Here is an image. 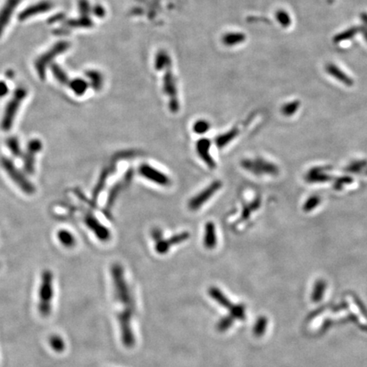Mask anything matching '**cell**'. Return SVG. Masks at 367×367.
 I'll use <instances>...</instances> for the list:
<instances>
[{
	"label": "cell",
	"mask_w": 367,
	"mask_h": 367,
	"mask_svg": "<svg viewBox=\"0 0 367 367\" xmlns=\"http://www.w3.org/2000/svg\"><path fill=\"white\" fill-rule=\"evenodd\" d=\"M111 277L114 286L115 298L126 305V309L135 311V301L126 282L124 270L120 263H114L111 268Z\"/></svg>",
	"instance_id": "obj_1"
},
{
	"label": "cell",
	"mask_w": 367,
	"mask_h": 367,
	"mask_svg": "<svg viewBox=\"0 0 367 367\" xmlns=\"http://www.w3.org/2000/svg\"><path fill=\"white\" fill-rule=\"evenodd\" d=\"M54 297L53 274L51 270H45L41 276L40 285L38 288V312L43 317L51 315L52 310V300Z\"/></svg>",
	"instance_id": "obj_2"
},
{
	"label": "cell",
	"mask_w": 367,
	"mask_h": 367,
	"mask_svg": "<svg viewBox=\"0 0 367 367\" xmlns=\"http://www.w3.org/2000/svg\"><path fill=\"white\" fill-rule=\"evenodd\" d=\"M27 89L22 87L17 88L14 92L13 96L7 103L1 121V128L3 131H10L13 126L14 121L17 117L22 101L27 97Z\"/></svg>",
	"instance_id": "obj_3"
},
{
	"label": "cell",
	"mask_w": 367,
	"mask_h": 367,
	"mask_svg": "<svg viewBox=\"0 0 367 367\" xmlns=\"http://www.w3.org/2000/svg\"><path fill=\"white\" fill-rule=\"evenodd\" d=\"M152 239L155 243V250L159 254H166L173 246L185 243L190 238V233L187 231L175 234L165 239L162 235V230L158 228L152 229Z\"/></svg>",
	"instance_id": "obj_4"
},
{
	"label": "cell",
	"mask_w": 367,
	"mask_h": 367,
	"mask_svg": "<svg viewBox=\"0 0 367 367\" xmlns=\"http://www.w3.org/2000/svg\"><path fill=\"white\" fill-rule=\"evenodd\" d=\"M70 47V44L67 41H59L54 44L52 47L46 51L45 53L41 54L35 61V68L37 71L38 77L42 80H44L46 75V69L49 66L52 64V61L54 58L57 57L59 54H63L68 51Z\"/></svg>",
	"instance_id": "obj_5"
},
{
	"label": "cell",
	"mask_w": 367,
	"mask_h": 367,
	"mask_svg": "<svg viewBox=\"0 0 367 367\" xmlns=\"http://www.w3.org/2000/svg\"><path fill=\"white\" fill-rule=\"evenodd\" d=\"M0 163L4 171L10 176V179L16 183V185L27 195H32L35 192V187L31 183L30 180L24 175L23 173L17 169L16 165L10 159L2 157L0 159Z\"/></svg>",
	"instance_id": "obj_6"
},
{
	"label": "cell",
	"mask_w": 367,
	"mask_h": 367,
	"mask_svg": "<svg viewBox=\"0 0 367 367\" xmlns=\"http://www.w3.org/2000/svg\"><path fill=\"white\" fill-rule=\"evenodd\" d=\"M223 184L220 180H214L207 187L194 195L188 202V209L191 211H196L205 205L212 196L222 188Z\"/></svg>",
	"instance_id": "obj_7"
},
{
	"label": "cell",
	"mask_w": 367,
	"mask_h": 367,
	"mask_svg": "<svg viewBox=\"0 0 367 367\" xmlns=\"http://www.w3.org/2000/svg\"><path fill=\"white\" fill-rule=\"evenodd\" d=\"M134 311L129 309H125L118 314V320L121 329L122 342L126 348L135 346V336L131 327V318Z\"/></svg>",
	"instance_id": "obj_8"
},
{
	"label": "cell",
	"mask_w": 367,
	"mask_h": 367,
	"mask_svg": "<svg viewBox=\"0 0 367 367\" xmlns=\"http://www.w3.org/2000/svg\"><path fill=\"white\" fill-rule=\"evenodd\" d=\"M139 174L144 179L162 187H169L172 183L171 179L166 174L147 163H143L140 166Z\"/></svg>",
	"instance_id": "obj_9"
},
{
	"label": "cell",
	"mask_w": 367,
	"mask_h": 367,
	"mask_svg": "<svg viewBox=\"0 0 367 367\" xmlns=\"http://www.w3.org/2000/svg\"><path fill=\"white\" fill-rule=\"evenodd\" d=\"M241 166L247 172L255 175H273L277 172L276 167L263 159H243Z\"/></svg>",
	"instance_id": "obj_10"
},
{
	"label": "cell",
	"mask_w": 367,
	"mask_h": 367,
	"mask_svg": "<svg viewBox=\"0 0 367 367\" xmlns=\"http://www.w3.org/2000/svg\"><path fill=\"white\" fill-rule=\"evenodd\" d=\"M43 148L42 141L38 139H33L28 142L26 152L23 154V168L27 175H33L35 171L36 155Z\"/></svg>",
	"instance_id": "obj_11"
},
{
	"label": "cell",
	"mask_w": 367,
	"mask_h": 367,
	"mask_svg": "<svg viewBox=\"0 0 367 367\" xmlns=\"http://www.w3.org/2000/svg\"><path fill=\"white\" fill-rule=\"evenodd\" d=\"M85 225L88 229L94 233V236L101 242L105 243L111 239V231L107 227L101 223V221L90 212H87L85 215Z\"/></svg>",
	"instance_id": "obj_12"
},
{
	"label": "cell",
	"mask_w": 367,
	"mask_h": 367,
	"mask_svg": "<svg viewBox=\"0 0 367 367\" xmlns=\"http://www.w3.org/2000/svg\"><path fill=\"white\" fill-rule=\"evenodd\" d=\"M211 145L212 143L209 139H200L195 144V151L199 157L202 159V162H204L209 169H214L217 164L211 154Z\"/></svg>",
	"instance_id": "obj_13"
},
{
	"label": "cell",
	"mask_w": 367,
	"mask_h": 367,
	"mask_svg": "<svg viewBox=\"0 0 367 367\" xmlns=\"http://www.w3.org/2000/svg\"><path fill=\"white\" fill-rule=\"evenodd\" d=\"M132 179V172L131 171H128L125 177L122 181L117 183L114 186H112L111 189V191L108 194L107 201H106V204H105V212L109 215V213L111 212V209L112 207L114 206L115 202L118 197L119 194L121 193L122 191L124 189L125 186L130 183V180Z\"/></svg>",
	"instance_id": "obj_14"
},
{
	"label": "cell",
	"mask_w": 367,
	"mask_h": 367,
	"mask_svg": "<svg viewBox=\"0 0 367 367\" xmlns=\"http://www.w3.org/2000/svg\"><path fill=\"white\" fill-rule=\"evenodd\" d=\"M52 7H53V3H51V1H46V0L34 3L30 6L27 7L26 9H24L18 15V20L20 21H24L31 17L37 16L38 14L45 13L47 11H50L52 9Z\"/></svg>",
	"instance_id": "obj_15"
},
{
	"label": "cell",
	"mask_w": 367,
	"mask_h": 367,
	"mask_svg": "<svg viewBox=\"0 0 367 367\" xmlns=\"http://www.w3.org/2000/svg\"><path fill=\"white\" fill-rule=\"evenodd\" d=\"M164 92L169 98V110L173 113H176L179 111V103L175 83L172 74L167 75L164 78Z\"/></svg>",
	"instance_id": "obj_16"
},
{
	"label": "cell",
	"mask_w": 367,
	"mask_h": 367,
	"mask_svg": "<svg viewBox=\"0 0 367 367\" xmlns=\"http://www.w3.org/2000/svg\"><path fill=\"white\" fill-rule=\"evenodd\" d=\"M20 0H6L0 10V37L3 34L5 27L10 23L15 10L17 9Z\"/></svg>",
	"instance_id": "obj_17"
},
{
	"label": "cell",
	"mask_w": 367,
	"mask_h": 367,
	"mask_svg": "<svg viewBox=\"0 0 367 367\" xmlns=\"http://www.w3.org/2000/svg\"><path fill=\"white\" fill-rule=\"evenodd\" d=\"M218 243V236L214 223L209 221L206 223L203 233V246L207 249H214Z\"/></svg>",
	"instance_id": "obj_18"
},
{
	"label": "cell",
	"mask_w": 367,
	"mask_h": 367,
	"mask_svg": "<svg viewBox=\"0 0 367 367\" xmlns=\"http://www.w3.org/2000/svg\"><path fill=\"white\" fill-rule=\"evenodd\" d=\"M240 133H241V129L238 127H234L226 133L218 135L214 139V144L219 149L225 148L230 144V142L235 140L238 137Z\"/></svg>",
	"instance_id": "obj_19"
},
{
	"label": "cell",
	"mask_w": 367,
	"mask_h": 367,
	"mask_svg": "<svg viewBox=\"0 0 367 367\" xmlns=\"http://www.w3.org/2000/svg\"><path fill=\"white\" fill-rule=\"evenodd\" d=\"M94 26V22L89 17L81 16L76 19H69L63 21V27L68 29L71 28H90Z\"/></svg>",
	"instance_id": "obj_20"
},
{
	"label": "cell",
	"mask_w": 367,
	"mask_h": 367,
	"mask_svg": "<svg viewBox=\"0 0 367 367\" xmlns=\"http://www.w3.org/2000/svg\"><path fill=\"white\" fill-rule=\"evenodd\" d=\"M114 168L110 167V168H106L103 170V172L101 173L100 178L98 179L97 185H95V187L94 188L93 193H92V198L93 201H96L99 195L101 194V192L104 190L105 186L106 185L107 182L108 177L111 175V173L113 172Z\"/></svg>",
	"instance_id": "obj_21"
},
{
	"label": "cell",
	"mask_w": 367,
	"mask_h": 367,
	"mask_svg": "<svg viewBox=\"0 0 367 367\" xmlns=\"http://www.w3.org/2000/svg\"><path fill=\"white\" fill-rule=\"evenodd\" d=\"M209 295L212 297L216 302H218L221 306L229 310L232 308L233 303L229 301V298L219 288L214 287V286L211 287V288H209Z\"/></svg>",
	"instance_id": "obj_22"
},
{
	"label": "cell",
	"mask_w": 367,
	"mask_h": 367,
	"mask_svg": "<svg viewBox=\"0 0 367 367\" xmlns=\"http://www.w3.org/2000/svg\"><path fill=\"white\" fill-rule=\"evenodd\" d=\"M86 77L89 80V84L94 88L95 91L101 90L102 86H103V76L101 75L100 71L96 70H89L85 72Z\"/></svg>",
	"instance_id": "obj_23"
},
{
	"label": "cell",
	"mask_w": 367,
	"mask_h": 367,
	"mask_svg": "<svg viewBox=\"0 0 367 367\" xmlns=\"http://www.w3.org/2000/svg\"><path fill=\"white\" fill-rule=\"evenodd\" d=\"M69 87L76 95L81 96L85 94L88 88V82L83 78H75L69 82Z\"/></svg>",
	"instance_id": "obj_24"
},
{
	"label": "cell",
	"mask_w": 367,
	"mask_h": 367,
	"mask_svg": "<svg viewBox=\"0 0 367 367\" xmlns=\"http://www.w3.org/2000/svg\"><path fill=\"white\" fill-rule=\"evenodd\" d=\"M57 238L61 245L68 248L73 247L76 244L74 236L67 229H60L57 233Z\"/></svg>",
	"instance_id": "obj_25"
},
{
	"label": "cell",
	"mask_w": 367,
	"mask_h": 367,
	"mask_svg": "<svg viewBox=\"0 0 367 367\" xmlns=\"http://www.w3.org/2000/svg\"><path fill=\"white\" fill-rule=\"evenodd\" d=\"M51 70L52 74L54 76V78L57 80L61 85H67L69 84V78L66 71L62 68L56 64V63H52L51 65Z\"/></svg>",
	"instance_id": "obj_26"
},
{
	"label": "cell",
	"mask_w": 367,
	"mask_h": 367,
	"mask_svg": "<svg viewBox=\"0 0 367 367\" xmlns=\"http://www.w3.org/2000/svg\"><path fill=\"white\" fill-rule=\"evenodd\" d=\"M49 344L51 345V349L56 353H62L66 350L64 339L60 335H51L49 338Z\"/></svg>",
	"instance_id": "obj_27"
},
{
	"label": "cell",
	"mask_w": 367,
	"mask_h": 367,
	"mask_svg": "<svg viewBox=\"0 0 367 367\" xmlns=\"http://www.w3.org/2000/svg\"><path fill=\"white\" fill-rule=\"evenodd\" d=\"M6 145L10 150L12 155L15 156L16 157H20L23 156L21 147H20V143L17 137H10L6 140Z\"/></svg>",
	"instance_id": "obj_28"
},
{
	"label": "cell",
	"mask_w": 367,
	"mask_h": 367,
	"mask_svg": "<svg viewBox=\"0 0 367 367\" xmlns=\"http://www.w3.org/2000/svg\"><path fill=\"white\" fill-rule=\"evenodd\" d=\"M244 38H245V36L243 34L229 33L223 37V42L228 46H233V45L241 44L244 40Z\"/></svg>",
	"instance_id": "obj_29"
},
{
	"label": "cell",
	"mask_w": 367,
	"mask_h": 367,
	"mask_svg": "<svg viewBox=\"0 0 367 367\" xmlns=\"http://www.w3.org/2000/svg\"><path fill=\"white\" fill-rule=\"evenodd\" d=\"M210 127H211V124H210V122L209 121H207L205 119H200V120H197V121L195 122V123L193 124L192 130L196 135H205L206 133H208L209 131Z\"/></svg>",
	"instance_id": "obj_30"
},
{
	"label": "cell",
	"mask_w": 367,
	"mask_h": 367,
	"mask_svg": "<svg viewBox=\"0 0 367 367\" xmlns=\"http://www.w3.org/2000/svg\"><path fill=\"white\" fill-rule=\"evenodd\" d=\"M229 311L234 319L244 320L246 318V307L243 304H233L232 308Z\"/></svg>",
	"instance_id": "obj_31"
},
{
	"label": "cell",
	"mask_w": 367,
	"mask_h": 367,
	"mask_svg": "<svg viewBox=\"0 0 367 367\" xmlns=\"http://www.w3.org/2000/svg\"><path fill=\"white\" fill-rule=\"evenodd\" d=\"M260 200L256 199L254 202H251L248 205L245 206L243 208L240 221H246V219H248L251 212H253V210H255L260 206Z\"/></svg>",
	"instance_id": "obj_32"
},
{
	"label": "cell",
	"mask_w": 367,
	"mask_h": 367,
	"mask_svg": "<svg viewBox=\"0 0 367 367\" xmlns=\"http://www.w3.org/2000/svg\"><path fill=\"white\" fill-rule=\"evenodd\" d=\"M234 320H235V319L231 315L224 317L217 324V330L220 332H226V331L228 330L230 327H232V325L234 324Z\"/></svg>",
	"instance_id": "obj_33"
},
{
	"label": "cell",
	"mask_w": 367,
	"mask_h": 367,
	"mask_svg": "<svg viewBox=\"0 0 367 367\" xmlns=\"http://www.w3.org/2000/svg\"><path fill=\"white\" fill-rule=\"evenodd\" d=\"M169 57L167 53H165L164 51L162 52H159L157 55L156 56L155 63H156V69H163L165 68L166 65L169 63Z\"/></svg>",
	"instance_id": "obj_34"
},
{
	"label": "cell",
	"mask_w": 367,
	"mask_h": 367,
	"mask_svg": "<svg viewBox=\"0 0 367 367\" xmlns=\"http://www.w3.org/2000/svg\"><path fill=\"white\" fill-rule=\"evenodd\" d=\"M78 10L84 17H88V14L91 11V7L88 0H79L78 1Z\"/></svg>",
	"instance_id": "obj_35"
},
{
	"label": "cell",
	"mask_w": 367,
	"mask_h": 367,
	"mask_svg": "<svg viewBox=\"0 0 367 367\" xmlns=\"http://www.w3.org/2000/svg\"><path fill=\"white\" fill-rule=\"evenodd\" d=\"M266 328V319L264 318H260V320L257 321L255 327H254V334L256 336H261L263 335V332Z\"/></svg>",
	"instance_id": "obj_36"
},
{
	"label": "cell",
	"mask_w": 367,
	"mask_h": 367,
	"mask_svg": "<svg viewBox=\"0 0 367 367\" xmlns=\"http://www.w3.org/2000/svg\"><path fill=\"white\" fill-rule=\"evenodd\" d=\"M91 11L95 17H99V18H102V17H104L105 16V10L104 7L101 5V4L94 5L92 8Z\"/></svg>",
	"instance_id": "obj_37"
},
{
	"label": "cell",
	"mask_w": 367,
	"mask_h": 367,
	"mask_svg": "<svg viewBox=\"0 0 367 367\" xmlns=\"http://www.w3.org/2000/svg\"><path fill=\"white\" fill-rule=\"evenodd\" d=\"M65 19H66V15L64 13L55 14L48 20V23L54 24L61 22V21H64Z\"/></svg>",
	"instance_id": "obj_38"
},
{
	"label": "cell",
	"mask_w": 367,
	"mask_h": 367,
	"mask_svg": "<svg viewBox=\"0 0 367 367\" xmlns=\"http://www.w3.org/2000/svg\"><path fill=\"white\" fill-rule=\"evenodd\" d=\"M9 93V87L6 83L3 81H0V98L6 96V94Z\"/></svg>",
	"instance_id": "obj_39"
},
{
	"label": "cell",
	"mask_w": 367,
	"mask_h": 367,
	"mask_svg": "<svg viewBox=\"0 0 367 367\" xmlns=\"http://www.w3.org/2000/svg\"><path fill=\"white\" fill-rule=\"evenodd\" d=\"M53 33H54V35H57V36L68 35V34H69V29L65 27H60V28L55 29Z\"/></svg>",
	"instance_id": "obj_40"
},
{
	"label": "cell",
	"mask_w": 367,
	"mask_h": 367,
	"mask_svg": "<svg viewBox=\"0 0 367 367\" xmlns=\"http://www.w3.org/2000/svg\"><path fill=\"white\" fill-rule=\"evenodd\" d=\"M6 77H8V78H13L14 77V72L12 71H8L6 72Z\"/></svg>",
	"instance_id": "obj_41"
}]
</instances>
